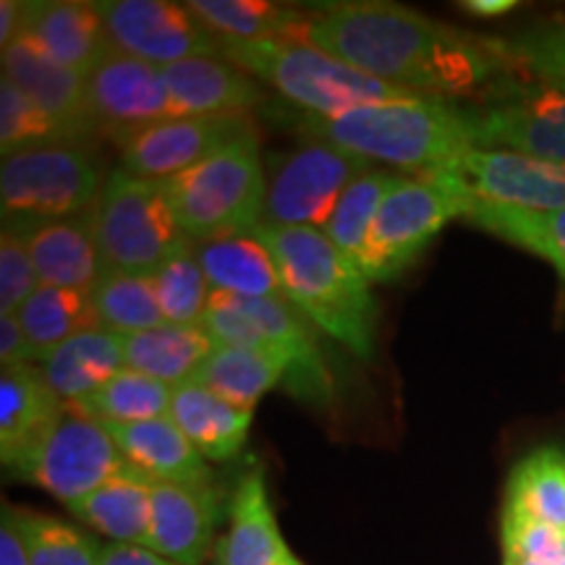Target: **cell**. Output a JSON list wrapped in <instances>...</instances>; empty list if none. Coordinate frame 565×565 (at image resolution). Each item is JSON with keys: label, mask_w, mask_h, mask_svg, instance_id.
<instances>
[{"label": "cell", "mask_w": 565, "mask_h": 565, "mask_svg": "<svg viewBox=\"0 0 565 565\" xmlns=\"http://www.w3.org/2000/svg\"><path fill=\"white\" fill-rule=\"evenodd\" d=\"M34 362L30 341H26L24 328H21L17 315H0V366L6 370H19Z\"/></svg>", "instance_id": "45"}, {"label": "cell", "mask_w": 565, "mask_h": 565, "mask_svg": "<svg viewBox=\"0 0 565 565\" xmlns=\"http://www.w3.org/2000/svg\"><path fill=\"white\" fill-rule=\"evenodd\" d=\"M87 100L97 131L124 147L134 134L175 118L162 68L110 51L89 71Z\"/></svg>", "instance_id": "13"}, {"label": "cell", "mask_w": 565, "mask_h": 565, "mask_svg": "<svg viewBox=\"0 0 565 565\" xmlns=\"http://www.w3.org/2000/svg\"><path fill=\"white\" fill-rule=\"evenodd\" d=\"M466 221L545 259L565 278V210H526L475 196Z\"/></svg>", "instance_id": "32"}, {"label": "cell", "mask_w": 565, "mask_h": 565, "mask_svg": "<svg viewBox=\"0 0 565 565\" xmlns=\"http://www.w3.org/2000/svg\"><path fill=\"white\" fill-rule=\"evenodd\" d=\"M162 189L175 221L192 242L254 233L263 225L267 192L257 131L166 179Z\"/></svg>", "instance_id": "5"}, {"label": "cell", "mask_w": 565, "mask_h": 565, "mask_svg": "<svg viewBox=\"0 0 565 565\" xmlns=\"http://www.w3.org/2000/svg\"><path fill=\"white\" fill-rule=\"evenodd\" d=\"M42 374L47 385L61 395L66 404L95 393L110 377L126 370L124 362V343L121 335L105 333L95 328L87 333L71 338L61 349H55L51 356L42 362Z\"/></svg>", "instance_id": "30"}, {"label": "cell", "mask_w": 565, "mask_h": 565, "mask_svg": "<svg viewBox=\"0 0 565 565\" xmlns=\"http://www.w3.org/2000/svg\"><path fill=\"white\" fill-rule=\"evenodd\" d=\"M21 21H24V3L19 0H3L0 3V51L19 40Z\"/></svg>", "instance_id": "48"}, {"label": "cell", "mask_w": 565, "mask_h": 565, "mask_svg": "<svg viewBox=\"0 0 565 565\" xmlns=\"http://www.w3.org/2000/svg\"><path fill=\"white\" fill-rule=\"evenodd\" d=\"M288 364L278 353L259 349H228V345H215L192 383H200L228 404L238 408H252L259 398L273 391L280 380H286Z\"/></svg>", "instance_id": "31"}, {"label": "cell", "mask_w": 565, "mask_h": 565, "mask_svg": "<svg viewBox=\"0 0 565 565\" xmlns=\"http://www.w3.org/2000/svg\"><path fill=\"white\" fill-rule=\"evenodd\" d=\"M76 145L71 134L13 84L0 76V154L45 150V147Z\"/></svg>", "instance_id": "40"}, {"label": "cell", "mask_w": 565, "mask_h": 565, "mask_svg": "<svg viewBox=\"0 0 565 565\" xmlns=\"http://www.w3.org/2000/svg\"><path fill=\"white\" fill-rule=\"evenodd\" d=\"M513 565V563H511ZM521 565H534V563H521ZM555 565H565V561L563 563H555Z\"/></svg>", "instance_id": "52"}, {"label": "cell", "mask_w": 565, "mask_h": 565, "mask_svg": "<svg viewBox=\"0 0 565 565\" xmlns=\"http://www.w3.org/2000/svg\"><path fill=\"white\" fill-rule=\"evenodd\" d=\"M254 131L249 116H175L134 134L121 147V168L139 179L166 181Z\"/></svg>", "instance_id": "14"}, {"label": "cell", "mask_w": 565, "mask_h": 565, "mask_svg": "<svg viewBox=\"0 0 565 565\" xmlns=\"http://www.w3.org/2000/svg\"><path fill=\"white\" fill-rule=\"evenodd\" d=\"M505 505L519 508L536 521L565 532V448L540 445L508 477Z\"/></svg>", "instance_id": "34"}, {"label": "cell", "mask_w": 565, "mask_h": 565, "mask_svg": "<svg viewBox=\"0 0 565 565\" xmlns=\"http://www.w3.org/2000/svg\"><path fill=\"white\" fill-rule=\"evenodd\" d=\"M461 9L475 13V17L492 19V17H503V13L513 11L515 0H466V3H461Z\"/></svg>", "instance_id": "49"}, {"label": "cell", "mask_w": 565, "mask_h": 565, "mask_svg": "<svg viewBox=\"0 0 565 565\" xmlns=\"http://www.w3.org/2000/svg\"><path fill=\"white\" fill-rule=\"evenodd\" d=\"M448 168L477 200L526 210H565V162L471 147Z\"/></svg>", "instance_id": "15"}, {"label": "cell", "mask_w": 565, "mask_h": 565, "mask_svg": "<svg viewBox=\"0 0 565 565\" xmlns=\"http://www.w3.org/2000/svg\"><path fill=\"white\" fill-rule=\"evenodd\" d=\"M299 129L307 139L328 141L370 162L429 173L475 147L469 113L435 97H406L359 105L341 116L303 113Z\"/></svg>", "instance_id": "2"}, {"label": "cell", "mask_w": 565, "mask_h": 565, "mask_svg": "<svg viewBox=\"0 0 565 565\" xmlns=\"http://www.w3.org/2000/svg\"><path fill=\"white\" fill-rule=\"evenodd\" d=\"M0 61H3V76H9L38 108L58 121L76 145L89 147V141L100 131L92 118L87 79L82 74L55 63L26 38L11 42Z\"/></svg>", "instance_id": "16"}, {"label": "cell", "mask_w": 565, "mask_h": 565, "mask_svg": "<svg viewBox=\"0 0 565 565\" xmlns=\"http://www.w3.org/2000/svg\"><path fill=\"white\" fill-rule=\"evenodd\" d=\"M303 42L366 76L435 100L469 95L513 63L503 40L475 38L385 0L324 6Z\"/></svg>", "instance_id": "1"}, {"label": "cell", "mask_w": 565, "mask_h": 565, "mask_svg": "<svg viewBox=\"0 0 565 565\" xmlns=\"http://www.w3.org/2000/svg\"><path fill=\"white\" fill-rule=\"evenodd\" d=\"M113 51L171 66L189 58H215L221 40L212 34L186 3L168 0H105L97 3Z\"/></svg>", "instance_id": "11"}, {"label": "cell", "mask_w": 565, "mask_h": 565, "mask_svg": "<svg viewBox=\"0 0 565 565\" xmlns=\"http://www.w3.org/2000/svg\"><path fill=\"white\" fill-rule=\"evenodd\" d=\"M171 398V385L134 370H121L103 387L74 401L71 406L100 424H134L168 416Z\"/></svg>", "instance_id": "37"}, {"label": "cell", "mask_w": 565, "mask_h": 565, "mask_svg": "<svg viewBox=\"0 0 565 565\" xmlns=\"http://www.w3.org/2000/svg\"><path fill=\"white\" fill-rule=\"evenodd\" d=\"M34 362H45L55 349L71 338L100 328L89 291L42 286L17 312Z\"/></svg>", "instance_id": "33"}, {"label": "cell", "mask_w": 565, "mask_h": 565, "mask_svg": "<svg viewBox=\"0 0 565 565\" xmlns=\"http://www.w3.org/2000/svg\"><path fill=\"white\" fill-rule=\"evenodd\" d=\"M19 38L84 79L113 51L97 3L84 0H32L24 3Z\"/></svg>", "instance_id": "17"}, {"label": "cell", "mask_w": 565, "mask_h": 565, "mask_svg": "<svg viewBox=\"0 0 565 565\" xmlns=\"http://www.w3.org/2000/svg\"><path fill=\"white\" fill-rule=\"evenodd\" d=\"M168 416L179 424L181 433L200 450L202 458L223 463L242 454L249 440L254 412L233 406L221 395L189 380L173 387Z\"/></svg>", "instance_id": "25"}, {"label": "cell", "mask_w": 565, "mask_h": 565, "mask_svg": "<svg viewBox=\"0 0 565 565\" xmlns=\"http://www.w3.org/2000/svg\"><path fill=\"white\" fill-rule=\"evenodd\" d=\"M471 202L475 194L448 166L412 179L401 175L380 204L362 263L364 278L370 282L398 278L445 225L469 217Z\"/></svg>", "instance_id": "7"}, {"label": "cell", "mask_w": 565, "mask_h": 565, "mask_svg": "<svg viewBox=\"0 0 565 565\" xmlns=\"http://www.w3.org/2000/svg\"><path fill=\"white\" fill-rule=\"evenodd\" d=\"M275 565H294V553H291V550H286V553H282V557Z\"/></svg>", "instance_id": "50"}, {"label": "cell", "mask_w": 565, "mask_h": 565, "mask_svg": "<svg viewBox=\"0 0 565 565\" xmlns=\"http://www.w3.org/2000/svg\"><path fill=\"white\" fill-rule=\"evenodd\" d=\"M254 236L270 249L286 299L359 359H372L377 303L362 270L320 228L259 225Z\"/></svg>", "instance_id": "3"}, {"label": "cell", "mask_w": 565, "mask_h": 565, "mask_svg": "<svg viewBox=\"0 0 565 565\" xmlns=\"http://www.w3.org/2000/svg\"><path fill=\"white\" fill-rule=\"evenodd\" d=\"M152 286L158 294L162 317L171 324L200 328L210 307L212 286L204 275L194 244H183L152 273Z\"/></svg>", "instance_id": "39"}, {"label": "cell", "mask_w": 565, "mask_h": 565, "mask_svg": "<svg viewBox=\"0 0 565 565\" xmlns=\"http://www.w3.org/2000/svg\"><path fill=\"white\" fill-rule=\"evenodd\" d=\"M126 370L160 380L166 385H183L194 377L215 343L204 328L189 324H158L134 335H121Z\"/></svg>", "instance_id": "29"}, {"label": "cell", "mask_w": 565, "mask_h": 565, "mask_svg": "<svg viewBox=\"0 0 565 565\" xmlns=\"http://www.w3.org/2000/svg\"><path fill=\"white\" fill-rule=\"evenodd\" d=\"M186 9L223 42L307 40L315 13L270 0H192Z\"/></svg>", "instance_id": "28"}, {"label": "cell", "mask_w": 565, "mask_h": 565, "mask_svg": "<svg viewBox=\"0 0 565 565\" xmlns=\"http://www.w3.org/2000/svg\"><path fill=\"white\" fill-rule=\"evenodd\" d=\"M3 505L19 529L30 565H100L103 545L84 529L55 515Z\"/></svg>", "instance_id": "38"}, {"label": "cell", "mask_w": 565, "mask_h": 565, "mask_svg": "<svg viewBox=\"0 0 565 565\" xmlns=\"http://www.w3.org/2000/svg\"><path fill=\"white\" fill-rule=\"evenodd\" d=\"M466 113L479 150L565 162V89L536 82L500 92L482 108Z\"/></svg>", "instance_id": "12"}, {"label": "cell", "mask_w": 565, "mask_h": 565, "mask_svg": "<svg viewBox=\"0 0 565 565\" xmlns=\"http://www.w3.org/2000/svg\"><path fill=\"white\" fill-rule=\"evenodd\" d=\"M401 175L393 171H380L372 168L364 175L345 189L341 200H338L333 215L324 223L322 233L335 244V249L345 254L353 265L362 270V263L370 249V236L377 221L380 204H383L385 194L398 183Z\"/></svg>", "instance_id": "35"}, {"label": "cell", "mask_w": 565, "mask_h": 565, "mask_svg": "<svg viewBox=\"0 0 565 565\" xmlns=\"http://www.w3.org/2000/svg\"><path fill=\"white\" fill-rule=\"evenodd\" d=\"M221 58L315 116H341L359 105L422 97L366 76L303 40L223 42Z\"/></svg>", "instance_id": "4"}, {"label": "cell", "mask_w": 565, "mask_h": 565, "mask_svg": "<svg viewBox=\"0 0 565 565\" xmlns=\"http://www.w3.org/2000/svg\"><path fill=\"white\" fill-rule=\"evenodd\" d=\"M92 303L100 330L113 335H134L166 324L152 275L105 270L92 288Z\"/></svg>", "instance_id": "36"}, {"label": "cell", "mask_w": 565, "mask_h": 565, "mask_svg": "<svg viewBox=\"0 0 565 565\" xmlns=\"http://www.w3.org/2000/svg\"><path fill=\"white\" fill-rule=\"evenodd\" d=\"M68 513L110 542L147 547L152 524V479L129 466L79 503L68 505Z\"/></svg>", "instance_id": "27"}, {"label": "cell", "mask_w": 565, "mask_h": 565, "mask_svg": "<svg viewBox=\"0 0 565 565\" xmlns=\"http://www.w3.org/2000/svg\"><path fill=\"white\" fill-rule=\"evenodd\" d=\"M42 288V280L26 249L24 238L0 236V315H17Z\"/></svg>", "instance_id": "43"}, {"label": "cell", "mask_w": 565, "mask_h": 565, "mask_svg": "<svg viewBox=\"0 0 565 565\" xmlns=\"http://www.w3.org/2000/svg\"><path fill=\"white\" fill-rule=\"evenodd\" d=\"M192 244L212 291L242 296V299L288 301L278 265L270 249L254 233Z\"/></svg>", "instance_id": "26"}, {"label": "cell", "mask_w": 565, "mask_h": 565, "mask_svg": "<svg viewBox=\"0 0 565 565\" xmlns=\"http://www.w3.org/2000/svg\"><path fill=\"white\" fill-rule=\"evenodd\" d=\"M92 223L105 270L152 275L192 242L175 221L162 181L139 179L124 168L108 173Z\"/></svg>", "instance_id": "8"}, {"label": "cell", "mask_w": 565, "mask_h": 565, "mask_svg": "<svg viewBox=\"0 0 565 565\" xmlns=\"http://www.w3.org/2000/svg\"><path fill=\"white\" fill-rule=\"evenodd\" d=\"M126 469L129 463L108 429L66 404L58 422L9 471L68 508Z\"/></svg>", "instance_id": "10"}, {"label": "cell", "mask_w": 565, "mask_h": 565, "mask_svg": "<svg viewBox=\"0 0 565 565\" xmlns=\"http://www.w3.org/2000/svg\"><path fill=\"white\" fill-rule=\"evenodd\" d=\"M204 333L212 338L215 345H228V349H259L267 351V345L259 335L257 324L246 315L244 303L238 296L212 291L210 307L202 320Z\"/></svg>", "instance_id": "44"}, {"label": "cell", "mask_w": 565, "mask_h": 565, "mask_svg": "<svg viewBox=\"0 0 565 565\" xmlns=\"http://www.w3.org/2000/svg\"><path fill=\"white\" fill-rule=\"evenodd\" d=\"M0 565H30L26 561L24 542H21L19 529L13 524L9 508L3 505V519H0Z\"/></svg>", "instance_id": "47"}, {"label": "cell", "mask_w": 565, "mask_h": 565, "mask_svg": "<svg viewBox=\"0 0 565 565\" xmlns=\"http://www.w3.org/2000/svg\"><path fill=\"white\" fill-rule=\"evenodd\" d=\"M66 412L40 366L0 372V461L11 469Z\"/></svg>", "instance_id": "23"}, {"label": "cell", "mask_w": 565, "mask_h": 565, "mask_svg": "<svg viewBox=\"0 0 565 565\" xmlns=\"http://www.w3.org/2000/svg\"><path fill=\"white\" fill-rule=\"evenodd\" d=\"M100 565H179L168 557H162L150 547L121 545V542H108L103 545Z\"/></svg>", "instance_id": "46"}, {"label": "cell", "mask_w": 565, "mask_h": 565, "mask_svg": "<svg viewBox=\"0 0 565 565\" xmlns=\"http://www.w3.org/2000/svg\"><path fill=\"white\" fill-rule=\"evenodd\" d=\"M212 484L152 482V524L147 547L179 565H202L210 557L217 526Z\"/></svg>", "instance_id": "18"}, {"label": "cell", "mask_w": 565, "mask_h": 565, "mask_svg": "<svg viewBox=\"0 0 565 565\" xmlns=\"http://www.w3.org/2000/svg\"><path fill=\"white\" fill-rule=\"evenodd\" d=\"M263 471H249L231 498L228 529L215 545V565H275L286 553Z\"/></svg>", "instance_id": "24"}, {"label": "cell", "mask_w": 565, "mask_h": 565, "mask_svg": "<svg viewBox=\"0 0 565 565\" xmlns=\"http://www.w3.org/2000/svg\"><path fill=\"white\" fill-rule=\"evenodd\" d=\"M294 565H303V563L299 561V557H296V555H294Z\"/></svg>", "instance_id": "51"}, {"label": "cell", "mask_w": 565, "mask_h": 565, "mask_svg": "<svg viewBox=\"0 0 565 565\" xmlns=\"http://www.w3.org/2000/svg\"><path fill=\"white\" fill-rule=\"evenodd\" d=\"M105 181L103 160L89 147L61 145L11 154L0 162L3 231L26 238L42 225L95 210Z\"/></svg>", "instance_id": "6"}, {"label": "cell", "mask_w": 565, "mask_h": 565, "mask_svg": "<svg viewBox=\"0 0 565 565\" xmlns=\"http://www.w3.org/2000/svg\"><path fill=\"white\" fill-rule=\"evenodd\" d=\"M508 58L526 68L536 82L565 89V21H545L503 40Z\"/></svg>", "instance_id": "42"}, {"label": "cell", "mask_w": 565, "mask_h": 565, "mask_svg": "<svg viewBox=\"0 0 565 565\" xmlns=\"http://www.w3.org/2000/svg\"><path fill=\"white\" fill-rule=\"evenodd\" d=\"M175 116H246L263 87L225 58H189L162 66Z\"/></svg>", "instance_id": "21"}, {"label": "cell", "mask_w": 565, "mask_h": 565, "mask_svg": "<svg viewBox=\"0 0 565 565\" xmlns=\"http://www.w3.org/2000/svg\"><path fill=\"white\" fill-rule=\"evenodd\" d=\"M503 565H511V563H503Z\"/></svg>", "instance_id": "53"}, {"label": "cell", "mask_w": 565, "mask_h": 565, "mask_svg": "<svg viewBox=\"0 0 565 565\" xmlns=\"http://www.w3.org/2000/svg\"><path fill=\"white\" fill-rule=\"evenodd\" d=\"M103 427L116 440L126 463L152 482L212 484L207 458H202L171 416Z\"/></svg>", "instance_id": "20"}, {"label": "cell", "mask_w": 565, "mask_h": 565, "mask_svg": "<svg viewBox=\"0 0 565 565\" xmlns=\"http://www.w3.org/2000/svg\"><path fill=\"white\" fill-rule=\"evenodd\" d=\"M242 303L252 322L257 324L267 351L278 353L288 364V391H294L303 401H317V404L330 401L333 380H330L328 364H324L307 317L291 301L242 299Z\"/></svg>", "instance_id": "19"}, {"label": "cell", "mask_w": 565, "mask_h": 565, "mask_svg": "<svg viewBox=\"0 0 565 565\" xmlns=\"http://www.w3.org/2000/svg\"><path fill=\"white\" fill-rule=\"evenodd\" d=\"M24 244L42 286L92 294L105 273L92 212L42 225L24 238Z\"/></svg>", "instance_id": "22"}, {"label": "cell", "mask_w": 565, "mask_h": 565, "mask_svg": "<svg viewBox=\"0 0 565 565\" xmlns=\"http://www.w3.org/2000/svg\"><path fill=\"white\" fill-rule=\"evenodd\" d=\"M500 542L505 563L555 565L565 561V532L505 503L500 513Z\"/></svg>", "instance_id": "41"}, {"label": "cell", "mask_w": 565, "mask_h": 565, "mask_svg": "<svg viewBox=\"0 0 565 565\" xmlns=\"http://www.w3.org/2000/svg\"><path fill=\"white\" fill-rule=\"evenodd\" d=\"M267 171L263 225L324 228L338 200L372 162L328 141L303 139L294 150L273 154Z\"/></svg>", "instance_id": "9"}]
</instances>
